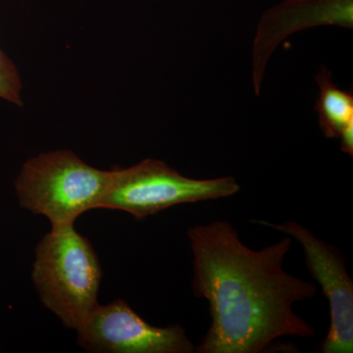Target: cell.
<instances>
[{
	"mask_svg": "<svg viewBox=\"0 0 353 353\" xmlns=\"http://www.w3.org/2000/svg\"><path fill=\"white\" fill-rule=\"evenodd\" d=\"M102 269L90 241L74 225L51 228L34 250L32 280L41 303L78 331L99 305Z\"/></svg>",
	"mask_w": 353,
	"mask_h": 353,
	"instance_id": "obj_2",
	"label": "cell"
},
{
	"mask_svg": "<svg viewBox=\"0 0 353 353\" xmlns=\"http://www.w3.org/2000/svg\"><path fill=\"white\" fill-rule=\"evenodd\" d=\"M22 83L18 70L6 53L0 50V99L22 105Z\"/></svg>",
	"mask_w": 353,
	"mask_h": 353,
	"instance_id": "obj_9",
	"label": "cell"
},
{
	"mask_svg": "<svg viewBox=\"0 0 353 353\" xmlns=\"http://www.w3.org/2000/svg\"><path fill=\"white\" fill-rule=\"evenodd\" d=\"M320 94L316 102L319 125L325 136L340 139L341 152L353 157V94L334 85L332 73L322 67L316 75Z\"/></svg>",
	"mask_w": 353,
	"mask_h": 353,
	"instance_id": "obj_8",
	"label": "cell"
},
{
	"mask_svg": "<svg viewBox=\"0 0 353 353\" xmlns=\"http://www.w3.org/2000/svg\"><path fill=\"white\" fill-rule=\"evenodd\" d=\"M326 25L352 29L353 0H284L268 9L260 19L253 48L255 94L259 95L267 61L283 39L292 32Z\"/></svg>",
	"mask_w": 353,
	"mask_h": 353,
	"instance_id": "obj_7",
	"label": "cell"
},
{
	"mask_svg": "<svg viewBox=\"0 0 353 353\" xmlns=\"http://www.w3.org/2000/svg\"><path fill=\"white\" fill-rule=\"evenodd\" d=\"M78 345L94 353H192L181 325L148 324L123 299L99 305L77 331Z\"/></svg>",
	"mask_w": 353,
	"mask_h": 353,
	"instance_id": "obj_6",
	"label": "cell"
},
{
	"mask_svg": "<svg viewBox=\"0 0 353 353\" xmlns=\"http://www.w3.org/2000/svg\"><path fill=\"white\" fill-rule=\"evenodd\" d=\"M290 236L303 248L309 273L321 287L330 305V328L323 341V353L353 352V281L338 248L317 238L308 228L296 221L272 223L253 220Z\"/></svg>",
	"mask_w": 353,
	"mask_h": 353,
	"instance_id": "obj_5",
	"label": "cell"
},
{
	"mask_svg": "<svg viewBox=\"0 0 353 353\" xmlns=\"http://www.w3.org/2000/svg\"><path fill=\"white\" fill-rule=\"evenodd\" d=\"M111 170L94 168L71 150L44 152L27 160L15 181L21 208L48 218L51 228L75 224L99 209Z\"/></svg>",
	"mask_w": 353,
	"mask_h": 353,
	"instance_id": "obj_3",
	"label": "cell"
},
{
	"mask_svg": "<svg viewBox=\"0 0 353 353\" xmlns=\"http://www.w3.org/2000/svg\"><path fill=\"white\" fill-rule=\"evenodd\" d=\"M240 190L234 176L196 180L183 176L161 160L148 158L134 166L111 170L99 208L145 219L173 206L225 199Z\"/></svg>",
	"mask_w": 353,
	"mask_h": 353,
	"instance_id": "obj_4",
	"label": "cell"
},
{
	"mask_svg": "<svg viewBox=\"0 0 353 353\" xmlns=\"http://www.w3.org/2000/svg\"><path fill=\"white\" fill-rule=\"evenodd\" d=\"M192 254V290L205 299L211 324L197 353H260L283 336L312 338L314 327L294 303L317 294L314 283L283 268L290 236L253 250L232 223L216 220L188 230Z\"/></svg>",
	"mask_w": 353,
	"mask_h": 353,
	"instance_id": "obj_1",
	"label": "cell"
}]
</instances>
